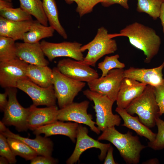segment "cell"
<instances>
[{
  "mask_svg": "<svg viewBox=\"0 0 164 164\" xmlns=\"http://www.w3.org/2000/svg\"><path fill=\"white\" fill-rule=\"evenodd\" d=\"M6 138H12L20 140L25 142L34 150L38 155L52 156L53 144L48 137H43L40 135H36L34 139H31L15 134L7 128L6 131L0 133Z\"/></svg>",
  "mask_w": 164,
  "mask_h": 164,
  "instance_id": "20",
  "label": "cell"
},
{
  "mask_svg": "<svg viewBox=\"0 0 164 164\" xmlns=\"http://www.w3.org/2000/svg\"><path fill=\"white\" fill-rule=\"evenodd\" d=\"M7 2H12V0H1Z\"/></svg>",
  "mask_w": 164,
  "mask_h": 164,
  "instance_id": "44",
  "label": "cell"
},
{
  "mask_svg": "<svg viewBox=\"0 0 164 164\" xmlns=\"http://www.w3.org/2000/svg\"><path fill=\"white\" fill-rule=\"evenodd\" d=\"M112 36L113 37H128L132 45L143 52L146 56L144 62L147 63L158 53L161 44L160 38L153 29L137 22L127 26L120 33Z\"/></svg>",
  "mask_w": 164,
  "mask_h": 164,
  "instance_id": "1",
  "label": "cell"
},
{
  "mask_svg": "<svg viewBox=\"0 0 164 164\" xmlns=\"http://www.w3.org/2000/svg\"><path fill=\"white\" fill-rule=\"evenodd\" d=\"M16 46L17 57L25 62L39 66H48L49 64V62L45 57L40 43L17 42Z\"/></svg>",
  "mask_w": 164,
  "mask_h": 164,
  "instance_id": "17",
  "label": "cell"
},
{
  "mask_svg": "<svg viewBox=\"0 0 164 164\" xmlns=\"http://www.w3.org/2000/svg\"><path fill=\"white\" fill-rule=\"evenodd\" d=\"M26 75L31 81L44 88L53 86V70L47 66H39L29 64Z\"/></svg>",
  "mask_w": 164,
  "mask_h": 164,
  "instance_id": "23",
  "label": "cell"
},
{
  "mask_svg": "<svg viewBox=\"0 0 164 164\" xmlns=\"http://www.w3.org/2000/svg\"><path fill=\"white\" fill-rule=\"evenodd\" d=\"M125 109L131 115L137 114L140 121L147 127H154L156 125V119L160 116L154 87L147 85L142 94Z\"/></svg>",
  "mask_w": 164,
  "mask_h": 164,
  "instance_id": "3",
  "label": "cell"
},
{
  "mask_svg": "<svg viewBox=\"0 0 164 164\" xmlns=\"http://www.w3.org/2000/svg\"><path fill=\"white\" fill-rule=\"evenodd\" d=\"M154 87L156 100L160 116L164 114V83Z\"/></svg>",
  "mask_w": 164,
  "mask_h": 164,
  "instance_id": "35",
  "label": "cell"
},
{
  "mask_svg": "<svg viewBox=\"0 0 164 164\" xmlns=\"http://www.w3.org/2000/svg\"><path fill=\"white\" fill-rule=\"evenodd\" d=\"M78 125L79 124L76 122H64L57 120L51 124L38 127L33 131V134L36 135L43 134L46 137L55 135H65L68 137L74 142Z\"/></svg>",
  "mask_w": 164,
  "mask_h": 164,
  "instance_id": "19",
  "label": "cell"
},
{
  "mask_svg": "<svg viewBox=\"0 0 164 164\" xmlns=\"http://www.w3.org/2000/svg\"><path fill=\"white\" fill-rule=\"evenodd\" d=\"M70 58L60 60L58 63L57 68L64 75L79 81L88 83L99 77L97 71L90 66Z\"/></svg>",
  "mask_w": 164,
  "mask_h": 164,
  "instance_id": "14",
  "label": "cell"
},
{
  "mask_svg": "<svg viewBox=\"0 0 164 164\" xmlns=\"http://www.w3.org/2000/svg\"><path fill=\"white\" fill-rule=\"evenodd\" d=\"M113 148L111 145L108 148L104 162V164H116L113 156Z\"/></svg>",
  "mask_w": 164,
  "mask_h": 164,
  "instance_id": "38",
  "label": "cell"
},
{
  "mask_svg": "<svg viewBox=\"0 0 164 164\" xmlns=\"http://www.w3.org/2000/svg\"><path fill=\"white\" fill-rule=\"evenodd\" d=\"M119 56L118 54L110 56H106L103 61L98 63V68L102 72L101 77H103L106 76L108 72L112 69H124L125 65L119 60Z\"/></svg>",
  "mask_w": 164,
  "mask_h": 164,
  "instance_id": "31",
  "label": "cell"
},
{
  "mask_svg": "<svg viewBox=\"0 0 164 164\" xmlns=\"http://www.w3.org/2000/svg\"><path fill=\"white\" fill-rule=\"evenodd\" d=\"M0 155L6 158L10 164L16 162V156L8 142L7 138L1 133L0 134Z\"/></svg>",
  "mask_w": 164,
  "mask_h": 164,
  "instance_id": "34",
  "label": "cell"
},
{
  "mask_svg": "<svg viewBox=\"0 0 164 164\" xmlns=\"http://www.w3.org/2000/svg\"><path fill=\"white\" fill-rule=\"evenodd\" d=\"M13 7L12 2L0 0V9L5 8Z\"/></svg>",
  "mask_w": 164,
  "mask_h": 164,
  "instance_id": "41",
  "label": "cell"
},
{
  "mask_svg": "<svg viewBox=\"0 0 164 164\" xmlns=\"http://www.w3.org/2000/svg\"><path fill=\"white\" fill-rule=\"evenodd\" d=\"M16 88H6L8 102L2 121L6 125L15 127L19 132L26 131L29 129L27 118L29 108H24L19 103L17 98Z\"/></svg>",
  "mask_w": 164,
  "mask_h": 164,
  "instance_id": "7",
  "label": "cell"
},
{
  "mask_svg": "<svg viewBox=\"0 0 164 164\" xmlns=\"http://www.w3.org/2000/svg\"><path fill=\"white\" fill-rule=\"evenodd\" d=\"M88 129L86 127L79 124L75 147L72 154L67 160V164L76 163L79 161L81 155L84 151L92 148L99 149L101 152L98 155V158L101 161L104 159L111 144L102 143L98 140H95L88 135Z\"/></svg>",
  "mask_w": 164,
  "mask_h": 164,
  "instance_id": "10",
  "label": "cell"
},
{
  "mask_svg": "<svg viewBox=\"0 0 164 164\" xmlns=\"http://www.w3.org/2000/svg\"><path fill=\"white\" fill-rule=\"evenodd\" d=\"M163 28V31L164 32V2L162 3L160 10L159 17Z\"/></svg>",
  "mask_w": 164,
  "mask_h": 164,
  "instance_id": "40",
  "label": "cell"
},
{
  "mask_svg": "<svg viewBox=\"0 0 164 164\" xmlns=\"http://www.w3.org/2000/svg\"><path fill=\"white\" fill-rule=\"evenodd\" d=\"M0 16L10 20L19 22L32 20V15L21 7L0 9Z\"/></svg>",
  "mask_w": 164,
  "mask_h": 164,
  "instance_id": "30",
  "label": "cell"
},
{
  "mask_svg": "<svg viewBox=\"0 0 164 164\" xmlns=\"http://www.w3.org/2000/svg\"><path fill=\"white\" fill-rule=\"evenodd\" d=\"M44 12L50 26L52 27L64 39L68 36L65 30L61 24L55 0H42Z\"/></svg>",
  "mask_w": 164,
  "mask_h": 164,
  "instance_id": "25",
  "label": "cell"
},
{
  "mask_svg": "<svg viewBox=\"0 0 164 164\" xmlns=\"http://www.w3.org/2000/svg\"><path fill=\"white\" fill-rule=\"evenodd\" d=\"M33 20L14 21L0 16V36L9 37L15 41L22 40L24 34L29 31Z\"/></svg>",
  "mask_w": 164,
  "mask_h": 164,
  "instance_id": "21",
  "label": "cell"
},
{
  "mask_svg": "<svg viewBox=\"0 0 164 164\" xmlns=\"http://www.w3.org/2000/svg\"><path fill=\"white\" fill-rule=\"evenodd\" d=\"M8 142L15 155L26 160H31L37 156V152L22 141L14 138H7Z\"/></svg>",
  "mask_w": 164,
  "mask_h": 164,
  "instance_id": "27",
  "label": "cell"
},
{
  "mask_svg": "<svg viewBox=\"0 0 164 164\" xmlns=\"http://www.w3.org/2000/svg\"><path fill=\"white\" fill-rule=\"evenodd\" d=\"M155 123L158 128L156 138L153 142H148V145L154 150H158L164 149V121L159 117L156 119Z\"/></svg>",
  "mask_w": 164,
  "mask_h": 164,
  "instance_id": "33",
  "label": "cell"
},
{
  "mask_svg": "<svg viewBox=\"0 0 164 164\" xmlns=\"http://www.w3.org/2000/svg\"><path fill=\"white\" fill-rule=\"evenodd\" d=\"M20 7L41 24L48 26V20L43 9L41 0H19Z\"/></svg>",
  "mask_w": 164,
  "mask_h": 164,
  "instance_id": "26",
  "label": "cell"
},
{
  "mask_svg": "<svg viewBox=\"0 0 164 164\" xmlns=\"http://www.w3.org/2000/svg\"><path fill=\"white\" fill-rule=\"evenodd\" d=\"M58 160L52 156L40 155L37 156L30 160L31 164H55Z\"/></svg>",
  "mask_w": 164,
  "mask_h": 164,
  "instance_id": "36",
  "label": "cell"
},
{
  "mask_svg": "<svg viewBox=\"0 0 164 164\" xmlns=\"http://www.w3.org/2000/svg\"><path fill=\"white\" fill-rule=\"evenodd\" d=\"M15 41L0 36V62L7 61L17 58Z\"/></svg>",
  "mask_w": 164,
  "mask_h": 164,
  "instance_id": "29",
  "label": "cell"
},
{
  "mask_svg": "<svg viewBox=\"0 0 164 164\" xmlns=\"http://www.w3.org/2000/svg\"><path fill=\"white\" fill-rule=\"evenodd\" d=\"M84 94L93 102V108L96 112V124L101 131L106 129L119 125L121 119L120 116L114 114L112 111L114 102L106 95L87 89L83 91Z\"/></svg>",
  "mask_w": 164,
  "mask_h": 164,
  "instance_id": "5",
  "label": "cell"
},
{
  "mask_svg": "<svg viewBox=\"0 0 164 164\" xmlns=\"http://www.w3.org/2000/svg\"><path fill=\"white\" fill-rule=\"evenodd\" d=\"M68 4L74 2L77 4L76 11L80 17L91 12L94 7L102 0H64Z\"/></svg>",
  "mask_w": 164,
  "mask_h": 164,
  "instance_id": "32",
  "label": "cell"
},
{
  "mask_svg": "<svg viewBox=\"0 0 164 164\" xmlns=\"http://www.w3.org/2000/svg\"><path fill=\"white\" fill-rule=\"evenodd\" d=\"M29 108L27 124L29 129L32 131L58 120L59 109L56 105L38 108L32 104Z\"/></svg>",
  "mask_w": 164,
  "mask_h": 164,
  "instance_id": "16",
  "label": "cell"
},
{
  "mask_svg": "<svg viewBox=\"0 0 164 164\" xmlns=\"http://www.w3.org/2000/svg\"><path fill=\"white\" fill-rule=\"evenodd\" d=\"M6 125L2 121H0V133L5 132L7 128L5 126Z\"/></svg>",
  "mask_w": 164,
  "mask_h": 164,
  "instance_id": "42",
  "label": "cell"
},
{
  "mask_svg": "<svg viewBox=\"0 0 164 164\" xmlns=\"http://www.w3.org/2000/svg\"><path fill=\"white\" fill-rule=\"evenodd\" d=\"M108 30L101 27L97 30L94 39L81 47L82 52L88 50V53L83 60L79 62L85 65L95 67L97 61L105 55L114 53L117 50L116 41L112 39Z\"/></svg>",
  "mask_w": 164,
  "mask_h": 164,
  "instance_id": "4",
  "label": "cell"
},
{
  "mask_svg": "<svg viewBox=\"0 0 164 164\" xmlns=\"http://www.w3.org/2000/svg\"><path fill=\"white\" fill-rule=\"evenodd\" d=\"M29 64L17 57L0 62V85L2 88H17L18 82L28 79L26 70Z\"/></svg>",
  "mask_w": 164,
  "mask_h": 164,
  "instance_id": "11",
  "label": "cell"
},
{
  "mask_svg": "<svg viewBox=\"0 0 164 164\" xmlns=\"http://www.w3.org/2000/svg\"><path fill=\"white\" fill-rule=\"evenodd\" d=\"M147 85L134 79L124 78L116 100L118 107L125 109L143 93Z\"/></svg>",
  "mask_w": 164,
  "mask_h": 164,
  "instance_id": "18",
  "label": "cell"
},
{
  "mask_svg": "<svg viewBox=\"0 0 164 164\" xmlns=\"http://www.w3.org/2000/svg\"><path fill=\"white\" fill-rule=\"evenodd\" d=\"M89 102L84 101L80 103L74 102L59 109L57 119L63 121H73L88 126L92 131L99 134L101 131L95 125L92 115L87 113Z\"/></svg>",
  "mask_w": 164,
  "mask_h": 164,
  "instance_id": "9",
  "label": "cell"
},
{
  "mask_svg": "<svg viewBox=\"0 0 164 164\" xmlns=\"http://www.w3.org/2000/svg\"><path fill=\"white\" fill-rule=\"evenodd\" d=\"M8 94L5 90L4 93L0 94V109L1 112H4L6 108L8 102L7 97Z\"/></svg>",
  "mask_w": 164,
  "mask_h": 164,
  "instance_id": "39",
  "label": "cell"
},
{
  "mask_svg": "<svg viewBox=\"0 0 164 164\" xmlns=\"http://www.w3.org/2000/svg\"><path fill=\"white\" fill-rule=\"evenodd\" d=\"M128 0H102L101 3L105 7H108L115 4L120 5L126 9H128Z\"/></svg>",
  "mask_w": 164,
  "mask_h": 164,
  "instance_id": "37",
  "label": "cell"
},
{
  "mask_svg": "<svg viewBox=\"0 0 164 164\" xmlns=\"http://www.w3.org/2000/svg\"><path fill=\"white\" fill-rule=\"evenodd\" d=\"M55 30L50 26H45L36 19L33 20L28 31L24 35L23 42L35 43L41 39L53 36Z\"/></svg>",
  "mask_w": 164,
  "mask_h": 164,
  "instance_id": "24",
  "label": "cell"
},
{
  "mask_svg": "<svg viewBox=\"0 0 164 164\" xmlns=\"http://www.w3.org/2000/svg\"><path fill=\"white\" fill-rule=\"evenodd\" d=\"M124 71L123 69L110 70L106 76L99 77L88 82L89 89L106 95L114 102L124 78Z\"/></svg>",
  "mask_w": 164,
  "mask_h": 164,
  "instance_id": "8",
  "label": "cell"
},
{
  "mask_svg": "<svg viewBox=\"0 0 164 164\" xmlns=\"http://www.w3.org/2000/svg\"><path fill=\"white\" fill-rule=\"evenodd\" d=\"M164 61L159 66L150 69L130 67L124 70V76L155 87L164 83Z\"/></svg>",
  "mask_w": 164,
  "mask_h": 164,
  "instance_id": "15",
  "label": "cell"
},
{
  "mask_svg": "<svg viewBox=\"0 0 164 164\" xmlns=\"http://www.w3.org/2000/svg\"><path fill=\"white\" fill-rule=\"evenodd\" d=\"M164 0H137V11L148 14L155 20L159 17L161 8Z\"/></svg>",
  "mask_w": 164,
  "mask_h": 164,
  "instance_id": "28",
  "label": "cell"
},
{
  "mask_svg": "<svg viewBox=\"0 0 164 164\" xmlns=\"http://www.w3.org/2000/svg\"><path fill=\"white\" fill-rule=\"evenodd\" d=\"M97 139L107 140L112 143L125 161L129 164L138 163L141 152L146 147L141 144L137 136L133 135L129 131L125 134L121 133L114 127L106 129Z\"/></svg>",
  "mask_w": 164,
  "mask_h": 164,
  "instance_id": "2",
  "label": "cell"
},
{
  "mask_svg": "<svg viewBox=\"0 0 164 164\" xmlns=\"http://www.w3.org/2000/svg\"><path fill=\"white\" fill-rule=\"evenodd\" d=\"M53 70V83L60 108L73 103L76 96L86 85L84 82L76 80L62 73L57 67Z\"/></svg>",
  "mask_w": 164,
  "mask_h": 164,
  "instance_id": "6",
  "label": "cell"
},
{
  "mask_svg": "<svg viewBox=\"0 0 164 164\" xmlns=\"http://www.w3.org/2000/svg\"><path fill=\"white\" fill-rule=\"evenodd\" d=\"M40 44L45 56L50 61L59 57L71 58L78 61L83 60L84 58L81 50L82 44L78 42H63L56 43L43 40Z\"/></svg>",
  "mask_w": 164,
  "mask_h": 164,
  "instance_id": "12",
  "label": "cell"
},
{
  "mask_svg": "<svg viewBox=\"0 0 164 164\" xmlns=\"http://www.w3.org/2000/svg\"><path fill=\"white\" fill-rule=\"evenodd\" d=\"M9 163L8 159L5 157L1 156L0 157V164H7Z\"/></svg>",
  "mask_w": 164,
  "mask_h": 164,
  "instance_id": "43",
  "label": "cell"
},
{
  "mask_svg": "<svg viewBox=\"0 0 164 164\" xmlns=\"http://www.w3.org/2000/svg\"><path fill=\"white\" fill-rule=\"evenodd\" d=\"M17 88L28 95L32 99L33 104L36 106L56 105L57 99L53 85L48 88L43 87L26 79L19 81Z\"/></svg>",
  "mask_w": 164,
  "mask_h": 164,
  "instance_id": "13",
  "label": "cell"
},
{
  "mask_svg": "<svg viewBox=\"0 0 164 164\" xmlns=\"http://www.w3.org/2000/svg\"><path fill=\"white\" fill-rule=\"evenodd\" d=\"M115 111L123 120L124 123L122 126L134 130L139 135L147 138L150 142H152L155 140L156 134L142 124L138 116H133L128 114L125 109L118 107Z\"/></svg>",
  "mask_w": 164,
  "mask_h": 164,
  "instance_id": "22",
  "label": "cell"
}]
</instances>
